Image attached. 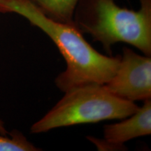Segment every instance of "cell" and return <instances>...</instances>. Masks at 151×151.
I'll return each instance as SVG.
<instances>
[{
    "label": "cell",
    "mask_w": 151,
    "mask_h": 151,
    "mask_svg": "<svg viewBox=\"0 0 151 151\" xmlns=\"http://www.w3.org/2000/svg\"><path fill=\"white\" fill-rule=\"evenodd\" d=\"M10 13L24 17L55 44L67 65L55 81L62 92L90 83L104 85L118 70L120 55L100 53L85 39L74 24L49 18L32 0H0V14Z\"/></svg>",
    "instance_id": "cell-1"
},
{
    "label": "cell",
    "mask_w": 151,
    "mask_h": 151,
    "mask_svg": "<svg viewBox=\"0 0 151 151\" xmlns=\"http://www.w3.org/2000/svg\"><path fill=\"white\" fill-rule=\"evenodd\" d=\"M140 9L122 8L114 0H79L73 24L83 35L102 45L111 54L117 43L134 46L145 55H151V0H139Z\"/></svg>",
    "instance_id": "cell-2"
},
{
    "label": "cell",
    "mask_w": 151,
    "mask_h": 151,
    "mask_svg": "<svg viewBox=\"0 0 151 151\" xmlns=\"http://www.w3.org/2000/svg\"><path fill=\"white\" fill-rule=\"evenodd\" d=\"M139 109L134 101L111 93L104 85H83L66 91L65 96L32 125L30 131L40 134L75 124L122 120L132 116Z\"/></svg>",
    "instance_id": "cell-3"
},
{
    "label": "cell",
    "mask_w": 151,
    "mask_h": 151,
    "mask_svg": "<svg viewBox=\"0 0 151 151\" xmlns=\"http://www.w3.org/2000/svg\"><path fill=\"white\" fill-rule=\"evenodd\" d=\"M104 85L111 93L127 101L150 99V57L141 55L125 47L116 73Z\"/></svg>",
    "instance_id": "cell-4"
},
{
    "label": "cell",
    "mask_w": 151,
    "mask_h": 151,
    "mask_svg": "<svg viewBox=\"0 0 151 151\" xmlns=\"http://www.w3.org/2000/svg\"><path fill=\"white\" fill-rule=\"evenodd\" d=\"M137 112L120 122L106 124L104 127L103 140L92 141L99 148L122 150L124 143L135 138L151 134V99L145 100Z\"/></svg>",
    "instance_id": "cell-5"
},
{
    "label": "cell",
    "mask_w": 151,
    "mask_h": 151,
    "mask_svg": "<svg viewBox=\"0 0 151 151\" xmlns=\"http://www.w3.org/2000/svg\"><path fill=\"white\" fill-rule=\"evenodd\" d=\"M47 16L57 21L73 23L79 0H32Z\"/></svg>",
    "instance_id": "cell-6"
},
{
    "label": "cell",
    "mask_w": 151,
    "mask_h": 151,
    "mask_svg": "<svg viewBox=\"0 0 151 151\" xmlns=\"http://www.w3.org/2000/svg\"><path fill=\"white\" fill-rule=\"evenodd\" d=\"M9 136L0 134V151L41 150L29 142L20 131L13 130L9 132Z\"/></svg>",
    "instance_id": "cell-7"
},
{
    "label": "cell",
    "mask_w": 151,
    "mask_h": 151,
    "mask_svg": "<svg viewBox=\"0 0 151 151\" xmlns=\"http://www.w3.org/2000/svg\"><path fill=\"white\" fill-rule=\"evenodd\" d=\"M0 134L4 136L9 135V132L6 129L4 123V122L1 119H0Z\"/></svg>",
    "instance_id": "cell-8"
}]
</instances>
